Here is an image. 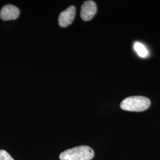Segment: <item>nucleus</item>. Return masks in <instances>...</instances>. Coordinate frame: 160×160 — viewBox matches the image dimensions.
Returning <instances> with one entry per match:
<instances>
[{
	"instance_id": "f257e3e1",
	"label": "nucleus",
	"mask_w": 160,
	"mask_h": 160,
	"mask_svg": "<svg viewBox=\"0 0 160 160\" xmlns=\"http://www.w3.org/2000/svg\"><path fill=\"white\" fill-rule=\"evenodd\" d=\"M94 156V152L90 147L82 145L69 149L59 155L61 160H91Z\"/></svg>"
},
{
	"instance_id": "f03ea898",
	"label": "nucleus",
	"mask_w": 160,
	"mask_h": 160,
	"mask_svg": "<svg viewBox=\"0 0 160 160\" xmlns=\"http://www.w3.org/2000/svg\"><path fill=\"white\" fill-rule=\"evenodd\" d=\"M151 101L143 96H132L127 97L120 103V108L129 112H143L149 108Z\"/></svg>"
},
{
	"instance_id": "7ed1b4c3",
	"label": "nucleus",
	"mask_w": 160,
	"mask_h": 160,
	"mask_svg": "<svg viewBox=\"0 0 160 160\" xmlns=\"http://www.w3.org/2000/svg\"><path fill=\"white\" fill-rule=\"evenodd\" d=\"M96 4L93 1H86L81 6V17L85 21L91 20L97 12Z\"/></svg>"
},
{
	"instance_id": "20e7f679",
	"label": "nucleus",
	"mask_w": 160,
	"mask_h": 160,
	"mask_svg": "<svg viewBox=\"0 0 160 160\" xmlns=\"http://www.w3.org/2000/svg\"><path fill=\"white\" fill-rule=\"evenodd\" d=\"M76 10L74 6H70L63 12H61L58 18L59 25L62 28L69 26L74 20Z\"/></svg>"
},
{
	"instance_id": "39448f33",
	"label": "nucleus",
	"mask_w": 160,
	"mask_h": 160,
	"mask_svg": "<svg viewBox=\"0 0 160 160\" xmlns=\"http://www.w3.org/2000/svg\"><path fill=\"white\" fill-rule=\"evenodd\" d=\"M19 15V9L16 6L11 4L4 6L0 12V18L4 21L16 20Z\"/></svg>"
},
{
	"instance_id": "423d86ee",
	"label": "nucleus",
	"mask_w": 160,
	"mask_h": 160,
	"mask_svg": "<svg viewBox=\"0 0 160 160\" xmlns=\"http://www.w3.org/2000/svg\"><path fill=\"white\" fill-rule=\"evenodd\" d=\"M134 49L138 55L142 58L147 57L148 55V52L146 47L140 42H135L134 44Z\"/></svg>"
},
{
	"instance_id": "0eeeda50",
	"label": "nucleus",
	"mask_w": 160,
	"mask_h": 160,
	"mask_svg": "<svg viewBox=\"0 0 160 160\" xmlns=\"http://www.w3.org/2000/svg\"><path fill=\"white\" fill-rule=\"evenodd\" d=\"M0 160H14L11 157V155L9 154L5 150H0Z\"/></svg>"
}]
</instances>
